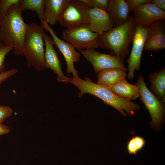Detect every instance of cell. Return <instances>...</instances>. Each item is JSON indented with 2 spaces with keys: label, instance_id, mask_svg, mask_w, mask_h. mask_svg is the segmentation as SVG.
<instances>
[{
  "label": "cell",
  "instance_id": "cell-1",
  "mask_svg": "<svg viewBox=\"0 0 165 165\" xmlns=\"http://www.w3.org/2000/svg\"><path fill=\"white\" fill-rule=\"evenodd\" d=\"M20 3L13 6L0 19V43L13 48L14 54L23 56L24 39L29 24L24 21Z\"/></svg>",
  "mask_w": 165,
  "mask_h": 165
},
{
  "label": "cell",
  "instance_id": "cell-2",
  "mask_svg": "<svg viewBox=\"0 0 165 165\" xmlns=\"http://www.w3.org/2000/svg\"><path fill=\"white\" fill-rule=\"evenodd\" d=\"M70 78V82L79 90L78 94L79 97L86 93L93 95L102 100L105 104L117 109L124 116H127V115L124 110L130 116L133 115L135 111L140 108V106L138 104L120 97L107 86L94 83L89 78H87L85 80L79 77Z\"/></svg>",
  "mask_w": 165,
  "mask_h": 165
},
{
  "label": "cell",
  "instance_id": "cell-3",
  "mask_svg": "<svg viewBox=\"0 0 165 165\" xmlns=\"http://www.w3.org/2000/svg\"><path fill=\"white\" fill-rule=\"evenodd\" d=\"M135 25L133 16L124 23L113 27L100 35V47L110 50L112 54L124 59L129 54Z\"/></svg>",
  "mask_w": 165,
  "mask_h": 165
},
{
  "label": "cell",
  "instance_id": "cell-4",
  "mask_svg": "<svg viewBox=\"0 0 165 165\" xmlns=\"http://www.w3.org/2000/svg\"><path fill=\"white\" fill-rule=\"evenodd\" d=\"M44 31L36 23L29 24L23 43V56L26 60L27 66L33 67L38 71L45 68Z\"/></svg>",
  "mask_w": 165,
  "mask_h": 165
},
{
  "label": "cell",
  "instance_id": "cell-5",
  "mask_svg": "<svg viewBox=\"0 0 165 165\" xmlns=\"http://www.w3.org/2000/svg\"><path fill=\"white\" fill-rule=\"evenodd\" d=\"M62 36L64 41L79 51L100 47V35L93 32L88 24L66 28L63 31Z\"/></svg>",
  "mask_w": 165,
  "mask_h": 165
},
{
  "label": "cell",
  "instance_id": "cell-6",
  "mask_svg": "<svg viewBox=\"0 0 165 165\" xmlns=\"http://www.w3.org/2000/svg\"><path fill=\"white\" fill-rule=\"evenodd\" d=\"M136 84L139 90L140 100L148 111L152 118L151 125L156 127L160 126L164 121L165 104L148 88L142 75H139L138 76Z\"/></svg>",
  "mask_w": 165,
  "mask_h": 165
},
{
  "label": "cell",
  "instance_id": "cell-7",
  "mask_svg": "<svg viewBox=\"0 0 165 165\" xmlns=\"http://www.w3.org/2000/svg\"><path fill=\"white\" fill-rule=\"evenodd\" d=\"M89 8L82 0H68L60 15L57 22L68 28L89 24Z\"/></svg>",
  "mask_w": 165,
  "mask_h": 165
},
{
  "label": "cell",
  "instance_id": "cell-8",
  "mask_svg": "<svg viewBox=\"0 0 165 165\" xmlns=\"http://www.w3.org/2000/svg\"><path fill=\"white\" fill-rule=\"evenodd\" d=\"M80 53L92 64L95 73L107 69L117 68L125 71L127 68L124 63V59L113 54L103 53L95 49L81 50Z\"/></svg>",
  "mask_w": 165,
  "mask_h": 165
},
{
  "label": "cell",
  "instance_id": "cell-9",
  "mask_svg": "<svg viewBox=\"0 0 165 165\" xmlns=\"http://www.w3.org/2000/svg\"><path fill=\"white\" fill-rule=\"evenodd\" d=\"M40 25L44 30L48 31L51 35L54 45L62 54L67 64L68 75L72 73L74 78H78V72L74 66V63L79 61L80 55L72 45L60 39L56 34L51 27L45 21H40Z\"/></svg>",
  "mask_w": 165,
  "mask_h": 165
},
{
  "label": "cell",
  "instance_id": "cell-10",
  "mask_svg": "<svg viewBox=\"0 0 165 165\" xmlns=\"http://www.w3.org/2000/svg\"><path fill=\"white\" fill-rule=\"evenodd\" d=\"M147 31V28L135 26L132 48L129 58L127 60L128 71L127 76L130 80L134 79L135 71L140 69L141 61Z\"/></svg>",
  "mask_w": 165,
  "mask_h": 165
},
{
  "label": "cell",
  "instance_id": "cell-11",
  "mask_svg": "<svg viewBox=\"0 0 165 165\" xmlns=\"http://www.w3.org/2000/svg\"><path fill=\"white\" fill-rule=\"evenodd\" d=\"M165 48V20L155 21L147 28L144 49L154 52Z\"/></svg>",
  "mask_w": 165,
  "mask_h": 165
},
{
  "label": "cell",
  "instance_id": "cell-12",
  "mask_svg": "<svg viewBox=\"0 0 165 165\" xmlns=\"http://www.w3.org/2000/svg\"><path fill=\"white\" fill-rule=\"evenodd\" d=\"M133 12L135 26L148 28L155 21L165 19V11L150 3L139 5Z\"/></svg>",
  "mask_w": 165,
  "mask_h": 165
},
{
  "label": "cell",
  "instance_id": "cell-13",
  "mask_svg": "<svg viewBox=\"0 0 165 165\" xmlns=\"http://www.w3.org/2000/svg\"><path fill=\"white\" fill-rule=\"evenodd\" d=\"M45 43L44 55L45 68L52 70L57 75V80L60 82L67 83L70 78L65 76L62 71L61 62L55 50L53 40L45 32L43 34Z\"/></svg>",
  "mask_w": 165,
  "mask_h": 165
},
{
  "label": "cell",
  "instance_id": "cell-14",
  "mask_svg": "<svg viewBox=\"0 0 165 165\" xmlns=\"http://www.w3.org/2000/svg\"><path fill=\"white\" fill-rule=\"evenodd\" d=\"M89 25L93 32L101 35L114 26L112 19L107 10L89 9Z\"/></svg>",
  "mask_w": 165,
  "mask_h": 165
},
{
  "label": "cell",
  "instance_id": "cell-15",
  "mask_svg": "<svg viewBox=\"0 0 165 165\" xmlns=\"http://www.w3.org/2000/svg\"><path fill=\"white\" fill-rule=\"evenodd\" d=\"M107 11L112 19L113 27L124 23L131 16L124 0H110Z\"/></svg>",
  "mask_w": 165,
  "mask_h": 165
},
{
  "label": "cell",
  "instance_id": "cell-16",
  "mask_svg": "<svg viewBox=\"0 0 165 165\" xmlns=\"http://www.w3.org/2000/svg\"><path fill=\"white\" fill-rule=\"evenodd\" d=\"M107 87L116 95L124 99L135 100L140 96L138 86L136 84H130L126 79Z\"/></svg>",
  "mask_w": 165,
  "mask_h": 165
},
{
  "label": "cell",
  "instance_id": "cell-17",
  "mask_svg": "<svg viewBox=\"0 0 165 165\" xmlns=\"http://www.w3.org/2000/svg\"><path fill=\"white\" fill-rule=\"evenodd\" d=\"M148 79L151 85L149 90L163 104L165 103V68L150 73Z\"/></svg>",
  "mask_w": 165,
  "mask_h": 165
},
{
  "label": "cell",
  "instance_id": "cell-18",
  "mask_svg": "<svg viewBox=\"0 0 165 165\" xmlns=\"http://www.w3.org/2000/svg\"><path fill=\"white\" fill-rule=\"evenodd\" d=\"M68 0H45V21L50 25L53 26Z\"/></svg>",
  "mask_w": 165,
  "mask_h": 165
},
{
  "label": "cell",
  "instance_id": "cell-19",
  "mask_svg": "<svg viewBox=\"0 0 165 165\" xmlns=\"http://www.w3.org/2000/svg\"><path fill=\"white\" fill-rule=\"evenodd\" d=\"M125 71L117 68H112L101 71L97 73V83L108 86L126 79Z\"/></svg>",
  "mask_w": 165,
  "mask_h": 165
},
{
  "label": "cell",
  "instance_id": "cell-20",
  "mask_svg": "<svg viewBox=\"0 0 165 165\" xmlns=\"http://www.w3.org/2000/svg\"><path fill=\"white\" fill-rule=\"evenodd\" d=\"M20 4L23 11L29 10L34 12L40 21H45V0H21Z\"/></svg>",
  "mask_w": 165,
  "mask_h": 165
},
{
  "label": "cell",
  "instance_id": "cell-21",
  "mask_svg": "<svg viewBox=\"0 0 165 165\" xmlns=\"http://www.w3.org/2000/svg\"><path fill=\"white\" fill-rule=\"evenodd\" d=\"M145 141L142 137L136 136L132 138L127 142V147L128 153L136 155L144 147Z\"/></svg>",
  "mask_w": 165,
  "mask_h": 165
},
{
  "label": "cell",
  "instance_id": "cell-22",
  "mask_svg": "<svg viewBox=\"0 0 165 165\" xmlns=\"http://www.w3.org/2000/svg\"><path fill=\"white\" fill-rule=\"evenodd\" d=\"M89 9L98 8L107 10L110 0H82Z\"/></svg>",
  "mask_w": 165,
  "mask_h": 165
},
{
  "label": "cell",
  "instance_id": "cell-23",
  "mask_svg": "<svg viewBox=\"0 0 165 165\" xmlns=\"http://www.w3.org/2000/svg\"><path fill=\"white\" fill-rule=\"evenodd\" d=\"M21 0H0V19L7 14L13 5L19 3Z\"/></svg>",
  "mask_w": 165,
  "mask_h": 165
},
{
  "label": "cell",
  "instance_id": "cell-24",
  "mask_svg": "<svg viewBox=\"0 0 165 165\" xmlns=\"http://www.w3.org/2000/svg\"><path fill=\"white\" fill-rule=\"evenodd\" d=\"M12 50H13L12 48L7 46L2 43H0V73L5 71L6 57L8 53Z\"/></svg>",
  "mask_w": 165,
  "mask_h": 165
},
{
  "label": "cell",
  "instance_id": "cell-25",
  "mask_svg": "<svg viewBox=\"0 0 165 165\" xmlns=\"http://www.w3.org/2000/svg\"><path fill=\"white\" fill-rule=\"evenodd\" d=\"M13 111V109L9 106L0 105V123H2L6 119L10 117Z\"/></svg>",
  "mask_w": 165,
  "mask_h": 165
},
{
  "label": "cell",
  "instance_id": "cell-26",
  "mask_svg": "<svg viewBox=\"0 0 165 165\" xmlns=\"http://www.w3.org/2000/svg\"><path fill=\"white\" fill-rule=\"evenodd\" d=\"M129 13L130 14L139 5L150 3V0H126Z\"/></svg>",
  "mask_w": 165,
  "mask_h": 165
},
{
  "label": "cell",
  "instance_id": "cell-27",
  "mask_svg": "<svg viewBox=\"0 0 165 165\" xmlns=\"http://www.w3.org/2000/svg\"><path fill=\"white\" fill-rule=\"evenodd\" d=\"M18 71V69L13 68L0 73V85L8 79L13 76Z\"/></svg>",
  "mask_w": 165,
  "mask_h": 165
},
{
  "label": "cell",
  "instance_id": "cell-28",
  "mask_svg": "<svg viewBox=\"0 0 165 165\" xmlns=\"http://www.w3.org/2000/svg\"><path fill=\"white\" fill-rule=\"evenodd\" d=\"M150 3L154 4L162 10L165 11V0H150Z\"/></svg>",
  "mask_w": 165,
  "mask_h": 165
},
{
  "label": "cell",
  "instance_id": "cell-29",
  "mask_svg": "<svg viewBox=\"0 0 165 165\" xmlns=\"http://www.w3.org/2000/svg\"><path fill=\"white\" fill-rule=\"evenodd\" d=\"M10 131V129L9 127L0 123V136L7 134Z\"/></svg>",
  "mask_w": 165,
  "mask_h": 165
}]
</instances>
